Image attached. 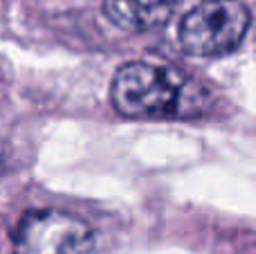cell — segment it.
<instances>
[{
	"label": "cell",
	"instance_id": "3",
	"mask_svg": "<svg viewBox=\"0 0 256 254\" xmlns=\"http://www.w3.org/2000/svg\"><path fill=\"white\" fill-rule=\"evenodd\" d=\"M16 254H99L94 230L58 210L30 212L14 234Z\"/></svg>",
	"mask_w": 256,
	"mask_h": 254
},
{
	"label": "cell",
	"instance_id": "1",
	"mask_svg": "<svg viewBox=\"0 0 256 254\" xmlns=\"http://www.w3.org/2000/svg\"><path fill=\"white\" fill-rule=\"evenodd\" d=\"M110 97L130 120H168L200 108V92L178 68L130 61L115 72Z\"/></svg>",
	"mask_w": 256,
	"mask_h": 254
},
{
	"label": "cell",
	"instance_id": "4",
	"mask_svg": "<svg viewBox=\"0 0 256 254\" xmlns=\"http://www.w3.org/2000/svg\"><path fill=\"white\" fill-rule=\"evenodd\" d=\"M178 0H104V14L112 25L130 34H144L166 25Z\"/></svg>",
	"mask_w": 256,
	"mask_h": 254
},
{
	"label": "cell",
	"instance_id": "2",
	"mask_svg": "<svg viewBox=\"0 0 256 254\" xmlns=\"http://www.w3.org/2000/svg\"><path fill=\"white\" fill-rule=\"evenodd\" d=\"M250 12L238 0H202L180 22V45L191 56H225L243 43Z\"/></svg>",
	"mask_w": 256,
	"mask_h": 254
}]
</instances>
